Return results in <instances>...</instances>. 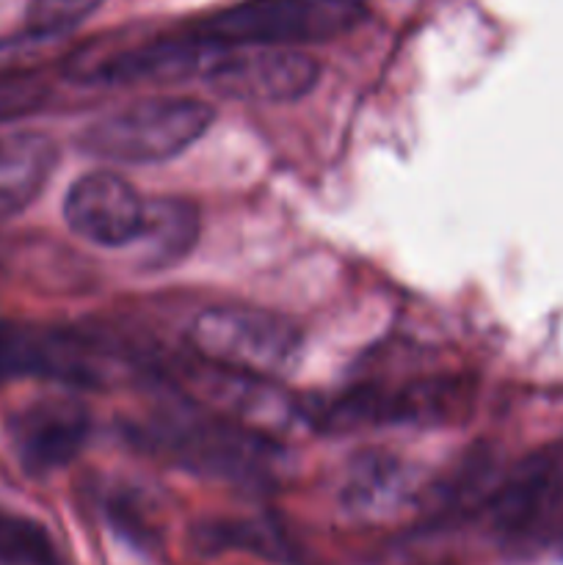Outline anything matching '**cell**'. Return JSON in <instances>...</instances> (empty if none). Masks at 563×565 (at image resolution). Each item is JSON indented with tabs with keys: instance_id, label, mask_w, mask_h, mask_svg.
<instances>
[{
	"instance_id": "obj_1",
	"label": "cell",
	"mask_w": 563,
	"mask_h": 565,
	"mask_svg": "<svg viewBox=\"0 0 563 565\" xmlns=\"http://www.w3.org/2000/svg\"><path fill=\"white\" fill-rule=\"evenodd\" d=\"M475 379L425 375L401 386L359 384L331 397L312 414L326 434L379 428V425H456L472 412Z\"/></svg>"
},
{
	"instance_id": "obj_8",
	"label": "cell",
	"mask_w": 563,
	"mask_h": 565,
	"mask_svg": "<svg viewBox=\"0 0 563 565\" xmlns=\"http://www.w3.org/2000/svg\"><path fill=\"white\" fill-rule=\"evenodd\" d=\"M563 511V441L539 447L513 463L486 500L491 530L506 541H530Z\"/></svg>"
},
{
	"instance_id": "obj_15",
	"label": "cell",
	"mask_w": 563,
	"mask_h": 565,
	"mask_svg": "<svg viewBox=\"0 0 563 565\" xmlns=\"http://www.w3.org/2000/svg\"><path fill=\"white\" fill-rule=\"evenodd\" d=\"M196 544L204 552L252 550L265 557H285V541L263 522H210L196 530Z\"/></svg>"
},
{
	"instance_id": "obj_19",
	"label": "cell",
	"mask_w": 563,
	"mask_h": 565,
	"mask_svg": "<svg viewBox=\"0 0 563 565\" xmlns=\"http://www.w3.org/2000/svg\"><path fill=\"white\" fill-rule=\"evenodd\" d=\"M44 92L33 83L0 81V121H11L17 116H25L42 105Z\"/></svg>"
},
{
	"instance_id": "obj_20",
	"label": "cell",
	"mask_w": 563,
	"mask_h": 565,
	"mask_svg": "<svg viewBox=\"0 0 563 565\" xmlns=\"http://www.w3.org/2000/svg\"><path fill=\"white\" fill-rule=\"evenodd\" d=\"M555 546H557V555L563 557V522H561V527H557V539H555Z\"/></svg>"
},
{
	"instance_id": "obj_7",
	"label": "cell",
	"mask_w": 563,
	"mask_h": 565,
	"mask_svg": "<svg viewBox=\"0 0 563 565\" xmlns=\"http://www.w3.org/2000/svg\"><path fill=\"white\" fill-rule=\"evenodd\" d=\"M219 44L185 33L174 39H152V42L132 44L121 50H99V44H88L86 50H75L66 61V77L81 83H105V86H125L136 81H185V77H204Z\"/></svg>"
},
{
	"instance_id": "obj_3",
	"label": "cell",
	"mask_w": 563,
	"mask_h": 565,
	"mask_svg": "<svg viewBox=\"0 0 563 565\" xmlns=\"http://www.w3.org/2000/svg\"><path fill=\"white\" fill-rule=\"evenodd\" d=\"M215 110L191 97H152L88 121L81 149L114 163L169 160L204 136Z\"/></svg>"
},
{
	"instance_id": "obj_10",
	"label": "cell",
	"mask_w": 563,
	"mask_h": 565,
	"mask_svg": "<svg viewBox=\"0 0 563 565\" xmlns=\"http://www.w3.org/2000/svg\"><path fill=\"white\" fill-rule=\"evenodd\" d=\"M92 434V417L75 397H44L6 423V436L28 475H47L77 458Z\"/></svg>"
},
{
	"instance_id": "obj_4",
	"label": "cell",
	"mask_w": 563,
	"mask_h": 565,
	"mask_svg": "<svg viewBox=\"0 0 563 565\" xmlns=\"http://www.w3.org/2000/svg\"><path fill=\"white\" fill-rule=\"evenodd\" d=\"M138 436L188 469L224 478H263L279 458V445L265 430L215 412H171V417L147 425Z\"/></svg>"
},
{
	"instance_id": "obj_6",
	"label": "cell",
	"mask_w": 563,
	"mask_h": 565,
	"mask_svg": "<svg viewBox=\"0 0 563 565\" xmlns=\"http://www.w3.org/2000/svg\"><path fill=\"white\" fill-rule=\"evenodd\" d=\"M114 367L116 353L83 331L0 318V386L42 379L75 390H103L114 379Z\"/></svg>"
},
{
	"instance_id": "obj_16",
	"label": "cell",
	"mask_w": 563,
	"mask_h": 565,
	"mask_svg": "<svg viewBox=\"0 0 563 565\" xmlns=\"http://www.w3.org/2000/svg\"><path fill=\"white\" fill-rule=\"evenodd\" d=\"M403 491L401 469L384 458H364L348 486V502L362 511H375L379 505L395 502Z\"/></svg>"
},
{
	"instance_id": "obj_9",
	"label": "cell",
	"mask_w": 563,
	"mask_h": 565,
	"mask_svg": "<svg viewBox=\"0 0 563 565\" xmlns=\"http://www.w3.org/2000/svg\"><path fill=\"white\" fill-rule=\"evenodd\" d=\"M318 61L290 47H221L204 81L215 94L241 103H290L312 92Z\"/></svg>"
},
{
	"instance_id": "obj_5",
	"label": "cell",
	"mask_w": 563,
	"mask_h": 565,
	"mask_svg": "<svg viewBox=\"0 0 563 565\" xmlns=\"http://www.w3.org/2000/svg\"><path fill=\"white\" fill-rule=\"evenodd\" d=\"M188 337L193 356L202 362L265 381L287 373L301 353V329L296 323L254 307L204 309Z\"/></svg>"
},
{
	"instance_id": "obj_11",
	"label": "cell",
	"mask_w": 563,
	"mask_h": 565,
	"mask_svg": "<svg viewBox=\"0 0 563 565\" xmlns=\"http://www.w3.org/2000/svg\"><path fill=\"white\" fill-rule=\"evenodd\" d=\"M144 207L136 188L114 171H92L72 182L64 199V218L75 235L97 246H127L144 230Z\"/></svg>"
},
{
	"instance_id": "obj_12",
	"label": "cell",
	"mask_w": 563,
	"mask_h": 565,
	"mask_svg": "<svg viewBox=\"0 0 563 565\" xmlns=\"http://www.w3.org/2000/svg\"><path fill=\"white\" fill-rule=\"evenodd\" d=\"M61 149L47 132L11 130L0 136V221L25 213L59 166Z\"/></svg>"
},
{
	"instance_id": "obj_17",
	"label": "cell",
	"mask_w": 563,
	"mask_h": 565,
	"mask_svg": "<svg viewBox=\"0 0 563 565\" xmlns=\"http://www.w3.org/2000/svg\"><path fill=\"white\" fill-rule=\"evenodd\" d=\"M59 39L61 36L33 33L28 28L20 36L0 39V81H14L44 64L59 50Z\"/></svg>"
},
{
	"instance_id": "obj_18",
	"label": "cell",
	"mask_w": 563,
	"mask_h": 565,
	"mask_svg": "<svg viewBox=\"0 0 563 565\" xmlns=\"http://www.w3.org/2000/svg\"><path fill=\"white\" fill-rule=\"evenodd\" d=\"M103 0H31L25 11V28L47 36H64L81 25Z\"/></svg>"
},
{
	"instance_id": "obj_2",
	"label": "cell",
	"mask_w": 563,
	"mask_h": 565,
	"mask_svg": "<svg viewBox=\"0 0 563 565\" xmlns=\"http://www.w3.org/2000/svg\"><path fill=\"white\" fill-rule=\"evenodd\" d=\"M364 20V0H243L188 33L219 47H290L329 42Z\"/></svg>"
},
{
	"instance_id": "obj_13",
	"label": "cell",
	"mask_w": 563,
	"mask_h": 565,
	"mask_svg": "<svg viewBox=\"0 0 563 565\" xmlns=\"http://www.w3.org/2000/svg\"><path fill=\"white\" fill-rule=\"evenodd\" d=\"M199 235L196 207L185 199H152L144 207V230L136 243H144V259L152 268L177 263L193 248Z\"/></svg>"
},
{
	"instance_id": "obj_14",
	"label": "cell",
	"mask_w": 563,
	"mask_h": 565,
	"mask_svg": "<svg viewBox=\"0 0 563 565\" xmlns=\"http://www.w3.org/2000/svg\"><path fill=\"white\" fill-rule=\"evenodd\" d=\"M0 565H64L50 530L25 513L0 508Z\"/></svg>"
}]
</instances>
